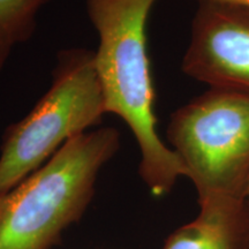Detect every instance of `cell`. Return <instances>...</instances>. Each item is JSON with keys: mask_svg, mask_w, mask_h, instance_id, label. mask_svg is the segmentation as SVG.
Wrapping results in <instances>:
<instances>
[{"mask_svg": "<svg viewBox=\"0 0 249 249\" xmlns=\"http://www.w3.org/2000/svg\"><path fill=\"white\" fill-rule=\"evenodd\" d=\"M156 0H86L99 37L95 52L107 113L132 130L141 151L140 176L154 196L166 195L186 177L173 149L161 141L147 49V21Z\"/></svg>", "mask_w": 249, "mask_h": 249, "instance_id": "cell-1", "label": "cell"}, {"mask_svg": "<svg viewBox=\"0 0 249 249\" xmlns=\"http://www.w3.org/2000/svg\"><path fill=\"white\" fill-rule=\"evenodd\" d=\"M119 147L120 134L113 127L79 134L0 195V249L52 247L85 213L99 171Z\"/></svg>", "mask_w": 249, "mask_h": 249, "instance_id": "cell-2", "label": "cell"}, {"mask_svg": "<svg viewBox=\"0 0 249 249\" xmlns=\"http://www.w3.org/2000/svg\"><path fill=\"white\" fill-rule=\"evenodd\" d=\"M107 113L95 52L79 48L59 52L48 92L2 136L0 195L38 170L68 140L101 124Z\"/></svg>", "mask_w": 249, "mask_h": 249, "instance_id": "cell-3", "label": "cell"}, {"mask_svg": "<svg viewBox=\"0 0 249 249\" xmlns=\"http://www.w3.org/2000/svg\"><path fill=\"white\" fill-rule=\"evenodd\" d=\"M167 139L194 183L198 203L246 200L249 183V89L211 88L171 117Z\"/></svg>", "mask_w": 249, "mask_h": 249, "instance_id": "cell-4", "label": "cell"}, {"mask_svg": "<svg viewBox=\"0 0 249 249\" xmlns=\"http://www.w3.org/2000/svg\"><path fill=\"white\" fill-rule=\"evenodd\" d=\"M182 71L211 88L249 89V9L201 2Z\"/></svg>", "mask_w": 249, "mask_h": 249, "instance_id": "cell-5", "label": "cell"}, {"mask_svg": "<svg viewBox=\"0 0 249 249\" xmlns=\"http://www.w3.org/2000/svg\"><path fill=\"white\" fill-rule=\"evenodd\" d=\"M194 220L171 233L163 249H249V205L239 198L200 202Z\"/></svg>", "mask_w": 249, "mask_h": 249, "instance_id": "cell-6", "label": "cell"}, {"mask_svg": "<svg viewBox=\"0 0 249 249\" xmlns=\"http://www.w3.org/2000/svg\"><path fill=\"white\" fill-rule=\"evenodd\" d=\"M50 0H0V71L15 45L26 43L36 29V15Z\"/></svg>", "mask_w": 249, "mask_h": 249, "instance_id": "cell-7", "label": "cell"}, {"mask_svg": "<svg viewBox=\"0 0 249 249\" xmlns=\"http://www.w3.org/2000/svg\"><path fill=\"white\" fill-rule=\"evenodd\" d=\"M200 2H216V4L233 5L249 9V0H200Z\"/></svg>", "mask_w": 249, "mask_h": 249, "instance_id": "cell-8", "label": "cell"}, {"mask_svg": "<svg viewBox=\"0 0 249 249\" xmlns=\"http://www.w3.org/2000/svg\"><path fill=\"white\" fill-rule=\"evenodd\" d=\"M246 201H247V203L249 205V183H248V187H247V192H246Z\"/></svg>", "mask_w": 249, "mask_h": 249, "instance_id": "cell-9", "label": "cell"}]
</instances>
